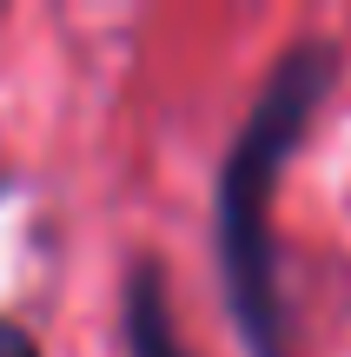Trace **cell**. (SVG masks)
<instances>
[{"label": "cell", "instance_id": "1", "mask_svg": "<svg viewBox=\"0 0 351 357\" xmlns=\"http://www.w3.org/2000/svg\"><path fill=\"white\" fill-rule=\"evenodd\" d=\"M331 73H338L331 47H292L278 73L265 79L259 106L239 126L232 159L219 172V265H225L232 324L252 357H285V305H278V265H272V185L292 146L305 139L318 100L331 93Z\"/></svg>", "mask_w": 351, "mask_h": 357}, {"label": "cell", "instance_id": "2", "mask_svg": "<svg viewBox=\"0 0 351 357\" xmlns=\"http://www.w3.org/2000/svg\"><path fill=\"white\" fill-rule=\"evenodd\" d=\"M126 351L133 357H186L179 331H172V305L153 265H140L126 278Z\"/></svg>", "mask_w": 351, "mask_h": 357}, {"label": "cell", "instance_id": "3", "mask_svg": "<svg viewBox=\"0 0 351 357\" xmlns=\"http://www.w3.org/2000/svg\"><path fill=\"white\" fill-rule=\"evenodd\" d=\"M0 357H40V351H33V337H27L20 324H7V318H0Z\"/></svg>", "mask_w": 351, "mask_h": 357}]
</instances>
